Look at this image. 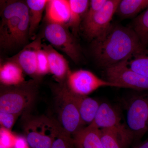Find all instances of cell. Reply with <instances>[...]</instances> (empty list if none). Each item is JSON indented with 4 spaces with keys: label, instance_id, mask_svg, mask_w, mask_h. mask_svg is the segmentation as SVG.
<instances>
[{
    "label": "cell",
    "instance_id": "cell-1",
    "mask_svg": "<svg viewBox=\"0 0 148 148\" xmlns=\"http://www.w3.org/2000/svg\"><path fill=\"white\" fill-rule=\"evenodd\" d=\"M146 49L132 28L112 24L106 34L93 41L92 50L101 66L107 68Z\"/></svg>",
    "mask_w": 148,
    "mask_h": 148
},
{
    "label": "cell",
    "instance_id": "cell-2",
    "mask_svg": "<svg viewBox=\"0 0 148 148\" xmlns=\"http://www.w3.org/2000/svg\"><path fill=\"white\" fill-rule=\"evenodd\" d=\"M0 47L12 50L27 45L29 38V10L26 1H1Z\"/></svg>",
    "mask_w": 148,
    "mask_h": 148
},
{
    "label": "cell",
    "instance_id": "cell-3",
    "mask_svg": "<svg viewBox=\"0 0 148 148\" xmlns=\"http://www.w3.org/2000/svg\"><path fill=\"white\" fill-rule=\"evenodd\" d=\"M38 92L36 79L25 81L16 86L1 84L0 112L18 116L29 111L34 103Z\"/></svg>",
    "mask_w": 148,
    "mask_h": 148
},
{
    "label": "cell",
    "instance_id": "cell-4",
    "mask_svg": "<svg viewBox=\"0 0 148 148\" xmlns=\"http://www.w3.org/2000/svg\"><path fill=\"white\" fill-rule=\"evenodd\" d=\"M61 126L45 116L28 118L24 123L25 138L32 148H51Z\"/></svg>",
    "mask_w": 148,
    "mask_h": 148
},
{
    "label": "cell",
    "instance_id": "cell-5",
    "mask_svg": "<svg viewBox=\"0 0 148 148\" xmlns=\"http://www.w3.org/2000/svg\"><path fill=\"white\" fill-rule=\"evenodd\" d=\"M56 98L58 122L69 135H75L84 127L78 109L69 94L66 81L54 88Z\"/></svg>",
    "mask_w": 148,
    "mask_h": 148
},
{
    "label": "cell",
    "instance_id": "cell-6",
    "mask_svg": "<svg viewBox=\"0 0 148 148\" xmlns=\"http://www.w3.org/2000/svg\"><path fill=\"white\" fill-rule=\"evenodd\" d=\"M91 124L98 129H108L113 132L119 140L121 148H127L133 141L126 123L122 121L120 114L108 103H101Z\"/></svg>",
    "mask_w": 148,
    "mask_h": 148
},
{
    "label": "cell",
    "instance_id": "cell-7",
    "mask_svg": "<svg viewBox=\"0 0 148 148\" xmlns=\"http://www.w3.org/2000/svg\"><path fill=\"white\" fill-rule=\"evenodd\" d=\"M126 119L133 140H140L148 131V93L135 95L130 99Z\"/></svg>",
    "mask_w": 148,
    "mask_h": 148
},
{
    "label": "cell",
    "instance_id": "cell-8",
    "mask_svg": "<svg viewBox=\"0 0 148 148\" xmlns=\"http://www.w3.org/2000/svg\"><path fill=\"white\" fill-rule=\"evenodd\" d=\"M69 28L64 24L47 23L44 36L53 47L63 51L74 62L78 63L81 57L80 49Z\"/></svg>",
    "mask_w": 148,
    "mask_h": 148
},
{
    "label": "cell",
    "instance_id": "cell-9",
    "mask_svg": "<svg viewBox=\"0 0 148 148\" xmlns=\"http://www.w3.org/2000/svg\"><path fill=\"white\" fill-rule=\"evenodd\" d=\"M120 0H107L104 6L90 19L82 22V30L88 39L95 40L104 36L110 29L111 21Z\"/></svg>",
    "mask_w": 148,
    "mask_h": 148
},
{
    "label": "cell",
    "instance_id": "cell-10",
    "mask_svg": "<svg viewBox=\"0 0 148 148\" xmlns=\"http://www.w3.org/2000/svg\"><path fill=\"white\" fill-rule=\"evenodd\" d=\"M66 82L71 91L83 96H88L102 87L121 88L119 85L101 79L92 72L85 70L70 72Z\"/></svg>",
    "mask_w": 148,
    "mask_h": 148
},
{
    "label": "cell",
    "instance_id": "cell-11",
    "mask_svg": "<svg viewBox=\"0 0 148 148\" xmlns=\"http://www.w3.org/2000/svg\"><path fill=\"white\" fill-rule=\"evenodd\" d=\"M108 81L121 88L139 90H148V78L129 69L124 61L106 69Z\"/></svg>",
    "mask_w": 148,
    "mask_h": 148
},
{
    "label": "cell",
    "instance_id": "cell-12",
    "mask_svg": "<svg viewBox=\"0 0 148 148\" xmlns=\"http://www.w3.org/2000/svg\"><path fill=\"white\" fill-rule=\"evenodd\" d=\"M42 44L41 38L38 37L24 47L16 55L9 58L17 63L25 73L36 78L38 77L37 53Z\"/></svg>",
    "mask_w": 148,
    "mask_h": 148
},
{
    "label": "cell",
    "instance_id": "cell-13",
    "mask_svg": "<svg viewBox=\"0 0 148 148\" xmlns=\"http://www.w3.org/2000/svg\"><path fill=\"white\" fill-rule=\"evenodd\" d=\"M42 47L47 54L50 73L59 83L66 81L68 75L71 71L66 58L51 45L42 44Z\"/></svg>",
    "mask_w": 148,
    "mask_h": 148
},
{
    "label": "cell",
    "instance_id": "cell-14",
    "mask_svg": "<svg viewBox=\"0 0 148 148\" xmlns=\"http://www.w3.org/2000/svg\"><path fill=\"white\" fill-rule=\"evenodd\" d=\"M69 89V94L78 109L83 125H90L94 121L101 104L95 99L77 95Z\"/></svg>",
    "mask_w": 148,
    "mask_h": 148
},
{
    "label": "cell",
    "instance_id": "cell-15",
    "mask_svg": "<svg viewBox=\"0 0 148 148\" xmlns=\"http://www.w3.org/2000/svg\"><path fill=\"white\" fill-rule=\"evenodd\" d=\"M45 10V18L47 23L68 25L71 16L69 1L49 0Z\"/></svg>",
    "mask_w": 148,
    "mask_h": 148
},
{
    "label": "cell",
    "instance_id": "cell-16",
    "mask_svg": "<svg viewBox=\"0 0 148 148\" xmlns=\"http://www.w3.org/2000/svg\"><path fill=\"white\" fill-rule=\"evenodd\" d=\"M73 138L77 148H104L100 139L99 129L93 124L82 127Z\"/></svg>",
    "mask_w": 148,
    "mask_h": 148
},
{
    "label": "cell",
    "instance_id": "cell-17",
    "mask_svg": "<svg viewBox=\"0 0 148 148\" xmlns=\"http://www.w3.org/2000/svg\"><path fill=\"white\" fill-rule=\"evenodd\" d=\"M23 71L17 63L8 58L1 63L0 81L1 84L7 86H16L24 82Z\"/></svg>",
    "mask_w": 148,
    "mask_h": 148
},
{
    "label": "cell",
    "instance_id": "cell-18",
    "mask_svg": "<svg viewBox=\"0 0 148 148\" xmlns=\"http://www.w3.org/2000/svg\"><path fill=\"white\" fill-rule=\"evenodd\" d=\"M26 2L29 10V38L30 39L34 40L48 1L27 0Z\"/></svg>",
    "mask_w": 148,
    "mask_h": 148
},
{
    "label": "cell",
    "instance_id": "cell-19",
    "mask_svg": "<svg viewBox=\"0 0 148 148\" xmlns=\"http://www.w3.org/2000/svg\"><path fill=\"white\" fill-rule=\"evenodd\" d=\"M71 16L67 26L71 28L72 34L77 36L79 29L82 18L84 17L89 7L90 1L88 0H69Z\"/></svg>",
    "mask_w": 148,
    "mask_h": 148
},
{
    "label": "cell",
    "instance_id": "cell-20",
    "mask_svg": "<svg viewBox=\"0 0 148 148\" xmlns=\"http://www.w3.org/2000/svg\"><path fill=\"white\" fill-rule=\"evenodd\" d=\"M148 8V0H121L116 13L121 18H131Z\"/></svg>",
    "mask_w": 148,
    "mask_h": 148
},
{
    "label": "cell",
    "instance_id": "cell-21",
    "mask_svg": "<svg viewBox=\"0 0 148 148\" xmlns=\"http://www.w3.org/2000/svg\"><path fill=\"white\" fill-rule=\"evenodd\" d=\"M124 62L129 69L148 78V51L147 49L134 53Z\"/></svg>",
    "mask_w": 148,
    "mask_h": 148
},
{
    "label": "cell",
    "instance_id": "cell-22",
    "mask_svg": "<svg viewBox=\"0 0 148 148\" xmlns=\"http://www.w3.org/2000/svg\"><path fill=\"white\" fill-rule=\"evenodd\" d=\"M132 29L146 47L148 45V8L134 19Z\"/></svg>",
    "mask_w": 148,
    "mask_h": 148
},
{
    "label": "cell",
    "instance_id": "cell-23",
    "mask_svg": "<svg viewBox=\"0 0 148 148\" xmlns=\"http://www.w3.org/2000/svg\"><path fill=\"white\" fill-rule=\"evenodd\" d=\"M51 148H77L71 135L61 127Z\"/></svg>",
    "mask_w": 148,
    "mask_h": 148
},
{
    "label": "cell",
    "instance_id": "cell-24",
    "mask_svg": "<svg viewBox=\"0 0 148 148\" xmlns=\"http://www.w3.org/2000/svg\"><path fill=\"white\" fill-rule=\"evenodd\" d=\"M100 139L104 148H121L116 135L108 129H99Z\"/></svg>",
    "mask_w": 148,
    "mask_h": 148
},
{
    "label": "cell",
    "instance_id": "cell-25",
    "mask_svg": "<svg viewBox=\"0 0 148 148\" xmlns=\"http://www.w3.org/2000/svg\"><path fill=\"white\" fill-rule=\"evenodd\" d=\"M49 71V64L47 54L41 47L39 49L37 53V73L38 77L45 75Z\"/></svg>",
    "mask_w": 148,
    "mask_h": 148
},
{
    "label": "cell",
    "instance_id": "cell-26",
    "mask_svg": "<svg viewBox=\"0 0 148 148\" xmlns=\"http://www.w3.org/2000/svg\"><path fill=\"white\" fill-rule=\"evenodd\" d=\"M16 136L11 130L1 127L0 130V145L7 148H13Z\"/></svg>",
    "mask_w": 148,
    "mask_h": 148
},
{
    "label": "cell",
    "instance_id": "cell-27",
    "mask_svg": "<svg viewBox=\"0 0 148 148\" xmlns=\"http://www.w3.org/2000/svg\"><path fill=\"white\" fill-rule=\"evenodd\" d=\"M107 0H92L90 1L89 7L85 14L82 22L90 19L97 12L100 10L107 2Z\"/></svg>",
    "mask_w": 148,
    "mask_h": 148
},
{
    "label": "cell",
    "instance_id": "cell-28",
    "mask_svg": "<svg viewBox=\"0 0 148 148\" xmlns=\"http://www.w3.org/2000/svg\"><path fill=\"white\" fill-rule=\"evenodd\" d=\"M17 117V116L14 114L0 112L1 127L11 130Z\"/></svg>",
    "mask_w": 148,
    "mask_h": 148
},
{
    "label": "cell",
    "instance_id": "cell-29",
    "mask_svg": "<svg viewBox=\"0 0 148 148\" xmlns=\"http://www.w3.org/2000/svg\"><path fill=\"white\" fill-rule=\"evenodd\" d=\"M27 139L21 136H16L14 141L13 148H29Z\"/></svg>",
    "mask_w": 148,
    "mask_h": 148
},
{
    "label": "cell",
    "instance_id": "cell-30",
    "mask_svg": "<svg viewBox=\"0 0 148 148\" xmlns=\"http://www.w3.org/2000/svg\"><path fill=\"white\" fill-rule=\"evenodd\" d=\"M133 148H148V138L143 142L137 144Z\"/></svg>",
    "mask_w": 148,
    "mask_h": 148
},
{
    "label": "cell",
    "instance_id": "cell-31",
    "mask_svg": "<svg viewBox=\"0 0 148 148\" xmlns=\"http://www.w3.org/2000/svg\"><path fill=\"white\" fill-rule=\"evenodd\" d=\"M0 148H7L5 147H3L2 146L0 145Z\"/></svg>",
    "mask_w": 148,
    "mask_h": 148
}]
</instances>
